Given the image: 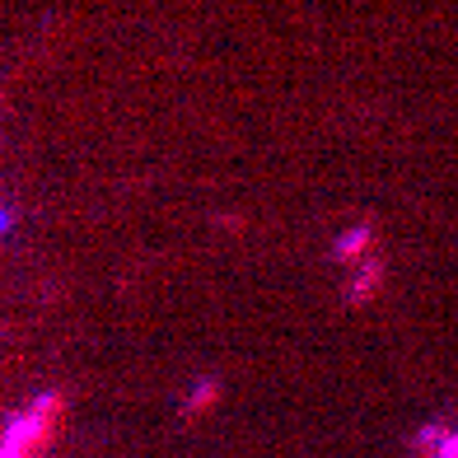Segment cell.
<instances>
[{
  "mask_svg": "<svg viewBox=\"0 0 458 458\" xmlns=\"http://www.w3.org/2000/svg\"><path fill=\"white\" fill-rule=\"evenodd\" d=\"M369 225H356V229H342L337 234V243H332V258L337 262H356V258H365V248H369Z\"/></svg>",
  "mask_w": 458,
  "mask_h": 458,
  "instance_id": "cell-3",
  "label": "cell"
},
{
  "mask_svg": "<svg viewBox=\"0 0 458 458\" xmlns=\"http://www.w3.org/2000/svg\"><path fill=\"white\" fill-rule=\"evenodd\" d=\"M61 407H66V403H61V393H52V388H47V393H38V398H33V403H29L24 411H33L38 421H52V426H56Z\"/></svg>",
  "mask_w": 458,
  "mask_h": 458,
  "instance_id": "cell-4",
  "label": "cell"
},
{
  "mask_svg": "<svg viewBox=\"0 0 458 458\" xmlns=\"http://www.w3.org/2000/svg\"><path fill=\"white\" fill-rule=\"evenodd\" d=\"M220 403V379H197L192 388H187V398H182V416L192 421V416H206Z\"/></svg>",
  "mask_w": 458,
  "mask_h": 458,
  "instance_id": "cell-2",
  "label": "cell"
},
{
  "mask_svg": "<svg viewBox=\"0 0 458 458\" xmlns=\"http://www.w3.org/2000/svg\"><path fill=\"white\" fill-rule=\"evenodd\" d=\"M430 458H458V426H445V435H440V445H435Z\"/></svg>",
  "mask_w": 458,
  "mask_h": 458,
  "instance_id": "cell-5",
  "label": "cell"
},
{
  "mask_svg": "<svg viewBox=\"0 0 458 458\" xmlns=\"http://www.w3.org/2000/svg\"><path fill=\"white\" fill-rule=\"evenodd\" d=\"M379 285H384V262H379V258H365L360 272H356V281L346 285V304H365Z\"/></svg>",
  "mask_w": 458,
  "mask_h": 458,
  "instance_id": "cell-1",
  "label": "cell"
}]
</instances>
